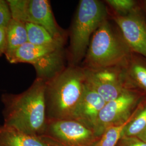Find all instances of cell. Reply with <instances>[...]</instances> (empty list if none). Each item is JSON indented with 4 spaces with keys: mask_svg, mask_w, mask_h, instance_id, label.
Here are the masks:
<instances>
[{
    "mask_svg": "<svg viewBox=\"0 0 146 146\" xmlns=\"http://www.w3.org/2000/svg\"><path fill=\"white\" fill-rule=\"evenodd\" d=\"M45 89L46 82L36 78L20 94H3V125L31 135H43L47 123Z\"/></svg>",
    "mask_w": 146,
    "mask_h": 146,
    "instance_id": "6da1fadb",
    "label": "cell"
},
{
    "mask_svg": "<svg viewBox=\"0 0 146 146\" xmlns=\"http://www.w3.org/2000/svg\"><path fill=\"white\" fill-rule=\"evenodd\" d=\"M63 47H43L27 42L7 60L11 63H26L33 66L49 54Z\"/></svg>",
    "mask_w": 146,
    "mask_h": 146,
    "instance_id": "7c38bea8",
    "label": "cell"
},
{
    "mask_svg": "<svg viewBox=\"0 0 146 146\" xmlns=\"http://www.w3.org/2000/svg\"><path fill=\"white\" fill-rule=\"evenodd\" d=\"M11 19L7 1L0 0V27L7 26Z\"/></svg>",
    "mask_w": 146,
    "mask_h": 146,
    "instance_id": "d6986e66",
    "label": "cell"
},
{
    "mask_svg": "<svg viewBox=\"0 0 146 146\" xmlns=\"http://www.w3.org/2000/svg\"><path fill=\"white\" fill-rule=\"evenodd\" d=\"M138 100L137 95L128 89L116 99L107 102L100 113L95 134L100 137L107 128L128 122L134 115L132 111Z\"/></svg>",
    "mask_w": 146,
    "mask_h": 146,
    "instance_id": "ba28073f",
    "label": "cell"
},
{
    "mask_svg": "<svg viewBox=\"0 0 146 146\" xmlns=\"http://www.w3.org/2000/svg\"><path fill=\"white\" fill-rule=\"evenodd\" d=\"M43 135L60 146H95L100 138L92 129L74 120L47 121Z\"/></svg>",
    "mask_w": 146,
    "mask_h": 146,
    "instance_id": "8992f818",
    "label": "cell"
},
{
    "mask_svg": "<svg viewBox=\"0 0 146 146\" xmlns=\"http://www.w3.org/2000/svg\"><path fill=\"white\" fill-rule=\"evenodd\" d=\"M146 128V106L133 116L125 125L122 137H133L139 135Z\"/></svg>",
    "mask_w": 146,
    "mask_h": 146,
    "instance_id": "9a60e30c",
    "label": "cell"
},
{
    "mask_svg": "<svg viewBox=\"0 0 146 146\" xmlns=\"http://www.w3.org/2000/svg\"><path fill=\"white\" fill-rule=\"evenodd\" d=\"M7 49L5 55L7 59L19 48L28 42L26 23L11 19L6 26Z\"/></svg>",
    "mask_w": 146,
    "mask_h": 146,
    "instance_id": "4fadbf2b",
    "label": "cell"
},
{
    "mask_svg": "<svg viewBox=\"0 0 146 146\" xmlns=\"http://www.w3.org/2000/svg\"><path fill=\"white\" fill-rule=\"evenodd\" d=\"M131 50L105 20L91 38L85 55L86 69L126 68L130 62Z\"/></svg>",
    "mask_w": 146,
    "mask_h": 146,
    "instance_id": "3957f363",
    "label": "cell"
},
{
    "mask_svg": "<svg viewBox=\"0 0 146 146\" xmlns=\"http://www.w3.org/2000/svg\"><path fill=\"white\" fill-rule=\"evenodd\" d=\"M7 49L6 27H0V57L5 55Z\"/></svg>",
    "mask_w": 146,
    "mask_h": 146,
    "instance_id": "44dd1931",
    "label": "cell"
},
{
    "mask_svg": "<svg viewBox=\"0 0 146 146\" xmlns=\"http://www.w3.org/2000/svg\"><path fill=\"white\" fill-rule=\"evenodd\" d=\"M26 26L28 42L43 47H63V43L54 38L43 27L31 23H26Z\"/></svg>",
    "mask_w": 146,
    "mask_h": 146,
    "instance_id": "5bb4252c",
    "label": "cell"
},
{
    "mask_svg": "<svg viewBox=\"0 0 146 146\" xmlns=\"http://www.w3.org/2000/svg\"><path fill=\"white\" fill-rule=\"evenodd\" d=\"M116 146H146V142L136 136L122 137Z\"/></svg>",
    "mask_w": 146,
    "mask_h": 146,
    "instance_id": "ffe728a7",
    "label": "cell"
},
{
    "mask_svg": "<svg viewBox=\"0 0 146 146\" xmlns=\"http://www.w3.org/2000/svg\"><path fill=\"white\" fill-rule=\"evenodd\" d=\"M84 68H65L46 83L47 121L74 120L86 88Z\"/></svg>",
    "mask_w": 146,
    "mask_h": 146,
    "instance_id": "7a4b0ae2",
    "label": "cell"
},
{
    "mask_svg": "<svg viewBox=\"0 0 146 146\" xmlns=\"http://www.w3.org/2000/svg\"><path fill=\"white\" fill-rule=\"evenodd\" d=\"M114 20L131 52L146 58V23L139 11L136 9L125 15H115Z\"/></svg>",
    "mask_w": 146,
    "mask_h": 146,
    "instance_id": "9c48e42d",
    "label": "cell"
},
{
    "mask_svg": "<svg viewBox=\"0 0 146 146\" xmlns=\"http://www.w3.org/2000/svg\"><path fill=\"white\" fill-rule=\"evenodd\" d=\"M106 104L99 94L86 84L83 96L78 104L74 120L86 125L95 133L100 113Z\"/></svg>",
    "mask_w": 146,
    "mask_h": 146,
    "instance_id": "30bf717a",
    "label": "cell"
},
{
    "mask_svg": "<svg viewBox=\"0 0 146 146\" xmlns=\"http://www.w3.org/2000/svg\"><path fill=\"white\" fill-rule=\"evenodd\" d=\"M106 2L117 12V15H125L135 11V1L133 0H107Z\"/></svg>",
    "mask_w": 146,
    "mask_h": 146,
    "instance_id": "ac0fdd59",
    "label": "cell"
},
{
    "mask_svg": "<svg viewBox=\"0 0 146 146\" xmlns=\"http://www.w3.org/2000/svg\"><path fill=\"white\" fill-rule=\"evenodd\" d=\"M127 75L130 76L136 84L146 91V67L139 63L130 64Z\"/></svg>",
    "mask_w": 146,
    "mask_h": 146,
    "instance_id": "e0dca14e",
    "label": "cell"
},
{
    "mask_svg": "<svg viewBox=\"0 0 146 146\" xmlns=\"http://www.w3.org/2000/svg\"><path fill=\"white\" fill-rule=\"evenodd\" d=\"M87 86L107 103L116 99L129 89L125 84L127 74L120 68L90 70L84 68Z\"/></svg>",
    "mask_w": 146,
    "mask_h": 146,
    "instance_id": "52a82bcc",
    "label": "cell"
},
{
    "mask_svg": "<svg viewBox=\"0 0 146 146\" xmlns=\"http://www.w3.org/2000/svg\"></svg>",
    "mask_w": 146,
    "mask_h": 146,
    "instance_id": "603a6c76",
    "label": "cell"
},
{
    "mask_svg": "<svg viewBox=\"0 0 146 146\" xmlns=\"http://www.w3.org/2000/svg\"><path fill=\"white\" fill-rule=\"evenodd\" d=\"M7 2L13 19L41 26L54 38L64 43L65 33L54 18L49 1L8 0Z\"/></svg>",
    "mask_w": 146,
    "mask_h": 146,
    "instance_id": "5b68a950",
    "label": "cell"
},
{
    "mask_svg": "<svg viewBox=\"0 0 146 146\" xmlns=\"http://www.w3.org/2000/svg\"><path fill=\"white\" fill-rule=\"evenodd\" d=\"M142 141L146 142V128L141 132V133L136 136Z\"/></svg>",
    "mask_w": 146,
    "mask_h": 146,
    "instance_id": "7402d4cb",
    "label": "cell"
},
{
    "mask_svg": "<svg viewBox=\"0 0 146 146\" xmlns=\"http://www.w3.org/2000/svg\"><path fill=\"white\" fill-rule=\"evenodd\" d=\"M0 146H60L46 135H31L0 125Z\"/></svg>",
    "mask_w": 146,
    "mask_h": 146,
    "instance_id": "8fae6325",
    "label": "cell"
},
{
    "mask_svg": "<svg viewBox=\"0 0 146 146\" xmlns=\"http://www.w3.org/2000/svg\"><path fill=\"white\" fill-rule=\"evenodd\" d=\"M106 16V8L99 1H80L70 33V56L73 64L85 57L92 37Z\"/></svg>",
    "mask_w": 146,
    "mask_h": 146,
    "instance_id": "277c9868",
    "label": "cell"
},
{
    "mask_svg": "<svg viewBox=\"0 0 146 146\" xmlns=\"http://www.w3.org/2000/svg\"><path fill=\"white\" fill-rule=\"evenodd\" d=\"M129 121L121 125L113 126L107 128L95 146H116L122 136L125 125Z\"/></svg>",
    "mask_w": 146,
    "mask_h": 146,
    "instance_id": "2e32d148",
    "label": "cell"
}]
</instances>
